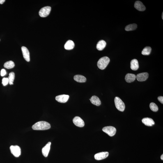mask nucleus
I'll list each match as a JSON object with an SVG mask.
<instances>
[{
  "label": "nucleus",
  "instance_id": "f257e3e1",
  "mask_svg": "<svg viewBox=\"0 0 163 163\" xmlns=\"http://www.w3.org/2000/svg\"><path fill=\"white\" fill-rule=\"evenodd\" d=\"M50 124L47 122L42 121L37 122L33 125L32 128L35 130H45L50 129Z\"/></svg>",
  "mask_w": 163,
  "mask_h": 163
},
{
  "label": "nucleus",
  "instance_id": "f03ea898",
  "mask_svg": "<svg viewBox=\"0 0 163 163\" xmlns=\"http://www.w3.org/2000/svg\"><path fill=\"white\" fill-rule=\"evenodd\" d=\"M110 60L107 56H104L101 58L97 63V66L100 69L103 70L105 69L109 64Z\"/></svg>",
  "mask_w": 163,
  "mask_h": 163
},
{
  "label": "nucleus",
  "instance_id": "7ed1b4c3",
  "mask_svg": "<svg viewBox=\"0 0 163 163\" xmlns=\"http://www.w3.org/2000/svg\"><path fill=\"white\" fill-rule=\"evenodd\" d=\"M115 105L119 111H123L125 109V105L124 102L119 97H116L115 99Z\"/></svg>",
  "mask_w": 163,
  "mask_h": 163
},
{
  "label": "nucleus",
  "instance_id": "20e7f679",
  "mask_svg": "<svg viewBox=\"0 0 163 163\" xmlns=\"http://www.w3.org/2000/svg\"><path fill=\"white\" fill-rule=\"evenodd\" d=\"M102 131L106 133L111 137L114 136L116 134V129L115 127L113 126H107L103 127Z\"/></svg>",
  "mask_w": 163,
  "mask_h": 163
},
{
  "label": "nucleus",
  "instance_id": "39448f33",
  "mask_svg": "<svg viewBox=\"0 0 163 163\" xmlns=\"http://www.w3.org/2000/svg\"><path fill=\"white\" fill-rule=\"evenodd\" d=\"M10 149L11 153L15 157H19L21 155V149L19 146L17 145H12L10 146Z\"/></svg>",
  "mask_w": 163,
  "mask_h": 163
},
{
  "label": "nucleus",
  "instance_id": "423d86ee",
  "mask_svg": "<svg viewBox=\"0 0 163 163\" xmlns=\"http://www.w3.org/2000/svg\"><path fill=\"white\" fill-rule=\"evenodd\" d=\"M51 8L50 6H47L41 9L39 12V15L41 17H45L48 16L50 13Z\"/></svg>",
  "mask_w": 163,
  "mask_h": 163
},
{
  "label": "nucleus",
  "instance_id": "0eeeda50",
  "mask_svg": "<svg viewBox=\"0 0 163 163\" xmlns=\"http://www.w3.org/2000/svg\"><path fill=\"white\" fill-rule=\"evenodd\" d=\"M74 123L76 126L79 127H83L84 126V122L82 119L78 116H76L73 119Z\"/></svg>",
  "mask_w": 163,
  "mask_h": 163
},
{
  "label": "nucleus",
  "instance_id": "6e6552de",
  "mask_svg": "<svg viewBox=\"0 0 163 163\" xmlns=\"http://www.w3.org/2000/svg\"><path fill=\"white\" fill-rule=\"evenodd\" d=\"M109 155V153L108 152H102L95 154L94 157L96 160H100L106 158Z\"/></svg>",
  "mask_w": 163,
  "mask_h": 163
},
{
  "label": "nucleus",
  "instance_id": "1a4fd4ad",
  "mask_svg": "<svg viewBox=\"0 0 163 163\" xmlns=\"http://www.w3.org/2000/svg\"><path fill=\"white\" fill-rule=\"evenodd\" d=\"M69 98V96L68 95H62L56 96L55 99L58 102L65 103L68 101Z\"/></svg>",
  "mask_w": 163,
  "mask_h": 163
},
{
  "label": "nucleus",
  "instance_id": "9d476101",
  "mask_svg": "<svg viewBox=\"0 0 163 163\" xmlns=\"http://www.w3.org/2000/svg\"><path fill=\"white\" fill-rule=\"evenodd\" d=\"M149 77V74L148 72H143L138 74L136 76L137 80L140 82L146 81Z\"/></svg>",
  "mask_w": 163,
  "mask_h": 163
},
{
  "label": "nucleus",
  "instance_id": "9b49d317",
  "mask_svg": "<svg viewBox=\"0 0 163 163\" xmlns=\"http://www.w3.org/2000/svg\"><path fill=\"white\" fill-rule=\"evenodd\" d=\"M22 50L23 56L25 60L27 61H30V53L29 50L26 47L23 46L22 47Z\"/></svg>",
  "mask_w": 163,
  "mask_h": 163
},
{
  "label": "nucleus",
  "instance_id": "f8f14e48",
  "mask_svg": "<svg viewBox=\"0 0 163 163\" xmlns=\"http://www.w3.org/2000/svg\"><path fill=\"white\" fill-rule=\"evenodd\" d=\"M135 8L139 11H143L146 10V7L141 1H137L135 3Z\"/></svg>",
  "mask_w": 163,
  "mask_h": 163
},
{
  "label": "nucleus",
  "instance_id": "ddd939ff",
  "mask_svg": "<svg viewBox=\"0 0 163 163\" xmlns=\"http://www.w3.org/2000/svg\"><path fill=\"white\" fill-rule=\"evenodd\" d=\"M51 144V143L49 142L42 149V153L44 157H47L48 156L50 149Z\"/></svg>",
  "mask_w": 163,
  "mask_h": 163
},
{
  "label": "nucleus",
  "instance_id": "4468645a",
  "mask_svg": "<svg viewBox=\"0 0 163 163\" xmlns=\"http://www.w3.org/2000/svg\"><path fill=\"white\" fill-rule=\"evenodd\" d=\"M142 123L145 125L148 126H152L155 124V122L152 118H145L143 119Z\"/></svg>",
  "mask_w": 163,
  "mask_h": 163
},
{
  "label": "nucleus",
  "instance_id": "2eb2a0df",
  "mask_svg": "<svg viewBox=\"0 0 163 163\" xmlns=\"http://www.w3.org/2000/svg\"><path fill=\"white\" fill-rule=\"evenodd\" d=\"M91 103L97 106H99L101 104V102L98 97L95 95L92 96L90 99Z\"/></svg>",
  "mask_w": 163,
  "mask_h": 163
},
{
  "label": "nucleus",
  "instance_id": "dca6fc26",
  "mask_svg": "<svg viewBox=\"0 0 163 163\" xmlns=\"http://www.w3.org/2000/svg\"><path fill=\"white\" fill-rule=\"evenodd\" d=\"M136 78V76L135 74H128L125 76V80L127 83H131L135 80Z\"/></svg>",
  "mask_w": 163,
  "mask_h": 163
},
{
  "label": "nucleus",
  "instance_id": "f3484780",
  "mask_svg": "<svg viewBox=\"0 0 163 163\" xmlns=\"http://www.w3.org/2000/svg\"><path fill=\"white\" fill-rule=\"evenodd\" d=\"M139 67L138 62L137 59H133L131 61V68L132 70H137Z\"/></svg>",
  "mask_w": 163,
  "mask_h": 163
},
{
  "label": "nucleus",
  "instance_id": "a211bd4d",
  "mask_svg": "<svg viewBox=\"0 0 163 163\" xmlns=\"http://www.w3.org/2000/svg\"><path fill=\"white\" fill-rule=\"evenodd\" d=\"M74 79L77 82L81 83L85 82L86 80L85 77L80 75H77L74 76Z\"/></svg>",
  "mask_w": 163,
  "mask_h": 163
},
{
  "label": "nucleus",
  "instance_id": "6ab92c4d",
  "mask_svg": "<svg viewBox=\"0 0 163 163\" xmlns=\"http://www.w3.org/2000/svg\"><path fill=\"white\" fill-rule=\"evenodd\" d=\"M75 44L72 41L69 40L66 42L64 45V48L67 50H71L74 48Z\"/></svg>",
  "mask_w": 163,
  "mask_h": 163
},
{
  "label": "nucleus",
  "instance_id": "aec40b11",
  "mask_svg": "<svg viewBox=\"0 0 163 163\" xmlns=\"http://www.w3.org/2000/svg\"><path fill=\"white\" fill-rule=\"evenodd\" d=\"M106 43L105 41L101 40L96 45V48L99 51H102L106 46Z\"/></svg>",
  "mask_w": 163,
  "mask_h": 163
},
{
  "label": "nucleus",
  "instance_id": "412c9836",
  "mask_svg": "<svg viewBox=\"0 0 163 163\" xmlns=\"http://www.w3.org/2000/svg\"><path fill=\"white\" fill-rule=\"evenodd\" d=\"M137 28V25L136 24H130L126 27L125 30L127 31H132L135 30Z\"/></svg>",
  "mask_w": 163,
  "mask_h": 163
},
{
  "label": "nucleus",
  "instance_id": "4be33fe9",
  "mask_svg": "<svg viewBox=\"0 0 163 163\" xmlns=\"http://www.w3.org/2000/svg\"><path fill=\"white\" fill-rule=\"evenodd\" d=\"M15 63L13 61H10L6 62L4 63V66L5 68L7 69L13 68L15 67Z\"/></svg>",
  "mask_w": 163,
  "mask_h": 163
},
{
  "label": "nucleus",
  "instance_id": "5701e85b",
  "mask_svg": "<svg viewBox=\"0 0 163 163\" xmlns=\"http://www.w3.org/2000/svg\"><path fill=\"white\" fill-rule=\"evenodd\" d=\"M151 47L149 46L145 47L142 51V54L144 55H149L151 53Z\"/></svg>",
  "mask_w": 163,
  "mask_h": 163
},
{
  "label": "nucleus",
  "instance_id": "b1692460",
  "mask_svg": "<svg viewBox=\"0 0 163 163\" xmlns=\"http://www.w3.org/2000/svg\"><path fill=\"white\" fill-rule=\"evenodd\" d=\"M15 77V73L13 72H11L9 74V77L8 78L9 80V84L10 85L13 84V82Z\"/></svg>",
  "mask_w": 163,
  "mask_h": 163
},
{
  "label": "nucleus",
  "instance_id": "393cba45",
  "mask_svg": "<svg viewBox=\"0 0 163 163\" xmlns=\"http://www.w3.org/2000/svg\"><path fill=\"white\" fill-rule=\"evenodd\" d=\"M150 107L151 110L154 112H157L158 110V107L155 103L153 102L150 103Z\"/></svg>",
  "mask_w": 163,
  "mask_h": 163
},
{
  "label": "nucleus",
  "instance_id": "a878e982",
  "mask_svg": "<svg viewBox=\"0 0 163 163\" xmlns=\"http://www.w3.org/2000/svg\"><path fill=\"white\" fill-rule=\"evenodd\" d=\"M9 83L8 78H4L2 79V84L3 86H6Z\"/></svg>",
  "mask_w": 163,
  "mask_h": 163
},
{
  "label": "nucleus",
  "instance_id": "bb28decb",
  "mask_svg": "<svg viewBox=\"0 0 163 163\" xmlns=\"http://www.w3.org/2000/svg\"><path fill=\"white\" fill-rule=\"evenodd\" d=\"M6 70L2 69L1 71V75L2 77H3L6 75Z\"/></svg>",
  "mask_w": 163,
  "mask_h": 163
},
{
  "label": "nucleus",
  "instance_id": "cd10ccee",
  "mask_svg": "<svg viewBox=\"0 0 163 163\" xmlns=\"http://www.w3.org/2000/svg\"><path fill=\"white\" fill-rule=\"evenodd\" d=\"M158 100L159 102H160L162 104H163V97L162 96H160L158 97Z\"/></svg>",
  "mask_w": 163,
  "mask_h": 163
},
{
  "label": "nucleus",
  "instance_id": "c85d7f7f",
  "mask_svg": "<svg viewBox=\"0 0 163 163\" xmlns=\"http://www.w3.org/2000/svg\"><path fill=\"white\" fill-rule=\"evenodd\" d=\"M5 1V0H0V4H3Z\"/></svg>",
  "mask_w": 163,
  "mask_h": 163
},
{
  "label": "nucleus",
  "instance_id": "c756f323",
  "mask_svg": "<svg viewBox=\"0 0 163 163\" xmlns=\"http://www.w3.org/2000/svg\"><path fill=\"white\" fill-rule=\"evenodd\" d=\"M161 160H163V154H162V155L161 156Z\"/></svg>",
  "mask_w": 163,
  "mask_h": 163
},
{
  "label": "nucleus",
  "instance_id": "7c9ffc66",
  "mask_svg": "<svg viewBox=\"0 0 163 163\" xmlns=\"http://www.w3.org/2000/svg\"><path fill=\"white\" fill-rule=\"evenodd\" d=\"M162 19H163V12L162 14Z\"/></svg>",
  "mask_w": 163,
  "mask_h": 163
}]
</instances>
